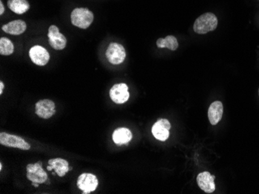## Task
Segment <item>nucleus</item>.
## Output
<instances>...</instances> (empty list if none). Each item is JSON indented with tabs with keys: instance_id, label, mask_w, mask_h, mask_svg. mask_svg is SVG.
<instances>
[{
	"instance_id": "1a4fd4ad",
	"label": "nucleus",
	"mask_w": 259,
	"mask_h": 194,
	"mask_svg": "<svg viewBox=\"0 0 259 194\" xmlns=\"http://www.w3.org/2000/svg\"><path fill=\"white\" fill-rule=\"evenodd\" d=\"M171 124L166 118H161L157 121L151 129V132L155 139L159 141L165 142L169 137Z\"/></svg>"
},
{
	"instance_id": "6ab92c4d",
	"label": "nucleus",
	"mask_w": 259,
	"mask_h": 194,
	"mask_svg": "<svg viewBox=\"0 0 259 194\" xmlns=\"http://www.w3.org/2000/svg\"><path fill=\"white\" fill-rule=\"evenodd\" d=\"M14 51V46L11 40L6 37H2L0 39V54L1 55H11Z\"/></svg>"
},
{
	"instance_id": "0eeeda50",
	"label": "nucleus",
	"mask_w": 259,
	"mask_h": 194,
	"mask_svg": "<svg viewBox=\"0 0 259 194\" xmlns=\"http://www.w3.org/2000/svg\"><path fill=\"white\" fill-rule=\"evenodd\" d=\"M48 41L52 48L57 50L65 49L67 44V39L55 25H52L48 29Z\"/></svg>"
},
{
	"instance_id": "a211bd4d",
	"label": "nucleus",
	"mask_w": 259,
	"mask_h": 194,
	"mask_svg": "<svg viewBox=\"0 0 259 194\" xmlns=\"http://www.w3.org/2000/svg\"><path fill=\"white\" fill-rule=\"evenodd\" d=\"M158 48H168L170 50L175 51L179 48L177 39L174 36H166V38H159L157 40Z\"/></svg>"
},
{
	"instance_id": "9b49d317",
	"label": "nucleus",
	"mask_w": 259,
	"mask_h": 194,
	"mask_svg": "<svg viewBox=\"0 0 259 194\" xmlns=\"http://www.w3.org/2000/svg\"><path fill=\"white\" fill-rule=\"evenodd\" d=\"M29 56L33 63L38 66H44L48 63L50 54L48 50L40 45L31 48L29 51Z\"/></svg>"
},
{
	"instance_id": "4468645a",
	"label": "nucleus",
	"mask_w": 259,
	"mask_h": 194,
	"mask_svg": "<svg viewBox=\"0 0 259 194\" xmlns=\"http://www.w3.org/2000/svg\"><path fill=\"white\" fill-rule=\"evenodd\" d=\"M48 164L49 166H48V170H55L56 173L60 177H63L69 170H71V168L69 166V162L63 159H52L48 161Z\"/></svg>"
},
{
	"instance_id": "6e6552de",
	"label": "nucleus",
	"mask_w": 259,
	"mask_h": 194,
	"mask_svg": "<svg viewBox=\"0 0 259 194\" xmlns=\"http://www.w3.org/2000/svg\"><path fill=\"white\" fill-rule=\"evenodd\" d=\"M35 113L40 118L48 119L56 114V104L49 99L40 100L35 105Z\"/></svg>"
},
{
	"instance_id": "4be33fe9",
	"label": "nucleus",
	"mask_w": 259,
	"mask_h": 194,
	"mask_svg": "<svg viewBox=\"0 0 259 194\" xmlns=\"http://www.w3.org/2000/svg\"><path fill=\"white\" fill-rule=\"evenodd\" d=\"M2 163H0V170H2Z\"/></svg>"
},
{
	"instance_id": "423d86ee",
	"label": "nucleus",
	"mask_w": 259,
	"mask_h": 194,
	"mask_svg": "<svg viewBox=\"0 0 259 194\" xmlns=\"http://www.w3.org/2000/svg\"><path fill=\"white\" fill-rule=\"evenodd\" d=\"M27 177L32 183L38 184L45 183L48 180V175L43 169L41 162L28 164L27 166Z\"/></svg>"
},
{
	"instance_id": "f8f14e48",
	"label": "nucleus",
	"mask_w": 259,
	"mask_h": 194,
	"mask_svg": "<svg viewBox=\"0 0 259 194\" xmlns=\"http://www.w3.org/2000/svg\"><path fill=\"white\" fill-rule=\"evenodd\" d=\"M214 179L215 176L211 175L209 172L200 173L196 178L199 187L206 194H212L215 191L216 185Z\"/></svg>"
},
{
	"instance_id": "5701e85b",
	"label": "nucleus",
	"mask_w": 259,
	"mask_h": 194,
	"mask_svg": "<svg viewBox=\"0 0 259 194\" xmlns=\"http://www.w3.org/2000/svg\"></svg>"
},
{
	"instance_id": "f3484780",
	"label": "nucleus",
	"mask_w": 259,
	"mask_h": 194,
	"mask_svg": "<svg viewBox=\"0 0 259 194\" xmlns=\"http://www.w3.org/2000/svg\"><path fill=\"white\" fill-rule=\"evenodd\" d=\"M7 6L17 14H25L30 9V3L27 0H8Z\"/></svg>"
},
{
	"instance_id": "f03ea898",
	"label": "nucleus",
	"mask_w": 259,
	"mask_h": 194,
	"mask_svg": "<svg viewBox=\"0 0 259 194\" xmlns=\"http://www.w3.org/2000/svg\"><path fill=\"white\" fill-rule=\"evenodd\" d=\"M93 19V14L87 8H76L71 14L72 23L78 28H89Z\"/></svg>"
},
{
	"instance_id": "412c9836",
	"label": "nucleus",
	"mask_w": 259,
	"mask_h": 194,
	"mask_svg": "<svg viewBox=\"0 0 259 194\" xmlns=\"http://www.w3.org/2000/svg\"><path fill=\"white\" fill-rule=\"evenodd\" d=\"M4 84L2 81H0V95H2L3 93Z\"/></svg>"
},
{
	"instance_id": "aec40b11",
	"label": "nucleus",
	"mask_w": 259,
	"mask_h": 194,
	"mask_svg": "<svg viewBox=\"0 0 259 194\" xmlns=\"http://www.w3.org/2000/svg\"><path fill=\"white\" fill-rule=\"evenodd\" d=\"M5 12V7H4L3 3L2 1H0V15H2Z\"/></svg>"
},
{
	"instance_id": "ddd939ff",
	"label": "nucleus",
	"mask_w": 259,
	"mask_h": 194,
	"mask_svg": "<svg viewBox=\"0 0 259 194\" xmlns=\"http://www.w3.org/2000/svg\"><path fill=\"white\" fill-rule=\"evenodd\" d=\"M223 106L222 102L220 101H216L212 103L208 109V118L210 124L213 126H216L219 123L223 116Z\"/></svg>"
},
{
	"instance_id": "9d476101",
	"label": "nucleus",
	"mask_w": 259,
	"mask_h": 194,
	"mask_svg": "<svg viewBox=\"0 0 259 194\" xmlns=\"http://www.w3.org/2000/svg\"><path fill=\"white\" fill-rule=\"evenodd\" d=\"M110 97L116 104H124L129 100L130 93L128 86L124 83L116 84L112 86L110 91Z\"/></svg>"
},
{
	"instance_id": "2eb2a0df",
	"label": "nucleus",
	"mask_w": 259,
	"mask_h": 194,
	"mask_svg": "<svg viewBox=\"0 0 259 194\" xmlns=\"http://www.w3.org/2000/svg\"><path fill=\"white\" fill-rule=\"evenodd\" d=\"M133 135L127 128H119L112 133V140L117 146L126 145L130 142Z\"/></svg>"
},
{
	"instance_id": "f257e3e1",
	"label": "nucleus",
	"mask_w": 259,
	"mask_h": 194,
	"mask_svg": "<svg viewBox=\"0 0 259 194\" xmlns=\"http://www.w3.org/2000/svg\"><path fill=\"white\" fill-rule=\"evenodd\" d=\"M218 19L212 13H206L199 16L193 25V31L198 34H206L217 28Z\"/></svg>"
},
{
	"instance_id": "39448f33",
	"label": "nucleus",
	"mask_w": 259,
	"mask_h": 194,
	"mask_svg": "<svg viewBox=\"0 0 259 194\" xmlns=\"http://www.w3.org/2000/svg\"><path fill=\"white\" fill-rule=\"evenodd\" d=\"M99 180L97 177L92 173H82L78 177L77 186L82 191V194H87L93 192L97 188Z\"/></svg>"
},
{
	"instance_id": "20e7f679",
	"label": "nucleus",
	"mask_w": 259,
	"mask_h": 194,
	"mask_svg": "<svg viewBox=\"0 0 259 194\" xmlns=\"http://www.w3.org/2000/svg\"><path fill=\"white\" fill-rule=\"evenodd\" d=\"M107 60L113 65L122 64L126 58V51L121 44L111 43L106 52Z\"/></svg>"
},
{
	"instance_id": "dca6fc26",
	"label": "nucleus",
	"mask_w": 259,
	"mask_h": 194,
	"mask_svg": "<svg viewBox=\"0 0 259 194\" xmlns=\"http://www.w3.org/2000/svg\"><path fill=\"white\" fill-rule=\"evenodd\" d=\"M27 29V24L23 20L18 19V20H14V21L10 22L7 24L3 25L2 27V30L4 32L9 34L18 35L22 34L26 31Z\"/></svg>"
},
{
	"instance_id": "7ed1b4c3",
	"label": "nucleus",
	"mask_w": 259,
	"mask_h": 194,
	"mask_svg": "<svg viewBox=\"0 0 259 194\" xmlns=\"http://www.w3.org/2000/svg\"><path fill=\"white\" fill-rule=\"evenodd\" d=\"M0 144L4 146L19 148L22 150H29L31 148V145L23 138L6 132L0 133Z\"/></svg>"
}]
</instances>
